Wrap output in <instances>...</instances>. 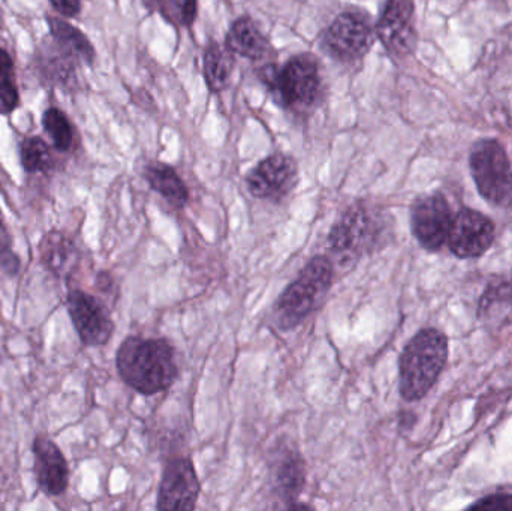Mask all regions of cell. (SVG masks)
I'll list each match as a JSON object with an SVG mask.
<instances>
[{"label": "cell", "mask_w": 512, "mask_h": 511, "mask_svg": "<svg viewBox=\"0 0 512 511\" xmlns=\"http://www.w3.org/2000/svg\"><path fill=\"white\" fill-rule=\"evenodd\" d=\"M116 368L126 386L141 395L165 392L176 383V350L162 338L128 336L116 354Z\"/></svg>", "instance_id": "obj_1"}, {"label": "cell", "mask_w": 512, "mask_h": 511, "mask_svg": "<svg viewBox=\"0 0 512 511\" xmlns=\"http://www.w3.org/2000/svg\"><path fill=\"white\" fill-rule=\"evenodd\" d=\"M390 236V215L360 200L346 207L334 222L328 233V245L339 264L351 267L364 255L384 248Z\"/></svg>", "instance_id": "obj_2"}, {"label": "cell", "mask_w": 512, "mask_h": 511, "mask_svg": "<svg viewBox=\"0 0 512 511\" xmlns=\"http://www.w3.org/2000/svg\"><path fill=\"white\" fill-rule=\"evenodd\" d=\"M259 77L280 107L300 116L312 113L325 96L321 63L310 53L297 54L282 66L268 63Z\"/></svg>", "instance_id": "obj_3"}, {"label": "cell", "mask_w": 512, "mask_h": 511, "mask_svg": "<svg viewBox=\"0 0 512 511\" xmlns=\"http://www.w3.org/2000/svg\"><path fill=\"white\" fill-rule=\"evenodd\" d=\"M336 278V266L328 255H315L297 278L280 294L274 305V321L282 332L300 326L321 308Z\"/></svg>", "instance_id": "obj_4"}, {"label": "cell", "mask_w": 512, "mask_h": 511, "mask_svg": "<svg viewBox=\"0 0 512 511\" xmlns=\"http://www.w3.org/2000/svg\"><path fill=\"white\" fill-rule=\"evenodd\" d=\"M448 338L438 329H423L405 345L399 357L400 396L421 401L438 383L448 362Z\"/></svg>", "instance_id": "obj_5"}, {"label": "cell", "mask_w": 512, "mask_h": 511, "mask_svg": "<svg viewBox=\"0 0 512 511\" xmlns=\"http://www.w3.org/2000/svg\"><path fill=\"white\" fill-rule=\"evenodd\" d=\"M469 171L478 194L499 209L512 206V165L507 149L496 138H483L469 153Z\"/></svg>", "instance_id": "obj_6"}, {"label": "cell", "mask_w": 512, "mask_h": 511, "mask_svg": "<svg viewBox=\"0 0 512 511\" xmlns=\"http://www.w3.org/2000/svg\"><path fill=\"white\" fill-rule=\"evenodd\" d=\"M376 26L369 14L348 9L334 18L322 36V45L333 59L354 63L363 59L375 44Z\"/></svg>", "instance_id": "obj_7"}, {"label": "cell", "mask_w": 512, "mask_h": 511, "mask_svg": "<svg viewBox=\"0 0 512 511\" xmlns=\"http://www.w3.org/2000/svg\"><path fill=\"white\" fill-rule=\"evenodd\" d=\"M454 212L441 192L421 195L411 207V230L421 248L438 252L447 245Z\"/></svg>", "instance_id": "obj_8"}, {"label": "cell", "mask_w": 512, "mask_h": 511, "mask_svg": "<svg viewBox=\"0 0 512 511\" xmlns=\"http://www.w3.org/2000/svg\"><path fill=\"white\" fill-rule=\"evenodd\" d=\"M69 317L81 344L104 347L113 338L114 323L110 311L96 296L75 288L66 297Z\"/></svg>", "instance_id": "obj_9"}, {"label": "cell", "mask_w": 512, "mask_h": 511, "mask_svg": "<svg viewBox=\"0 0 512 511\" xmlns=\"http://www.w3.org/2000/svg\"><path fill=\"white\" fill-rule=\"evenodd\" d=\"M298 185V165L292 156L274 153L255 165L248 176L246 186L252 197L279 203L288 197Z\"/></svg>", "instance_id": "obj_10"}, {"label": "cell", "mask_w": 512, "mask_h": 511, "mask_svg": "<svg viewBox=\"0 0 512 511\" xmlns=\"http://www.w3.org/2000/svg\"><path fill=\"white\" fill-rule=\"evenodd\" d=\"M376 36L391 56H411L418 44L414 0H387L376 23Z\"/></svg>", "instance_id": "obj_11"}, {"label": "cell", "mask_w": 512, "mask_h": 511, "mask_svg": "<svg viewBox=\"0 0 512 511\" xmlns=\"http://www.w3.org/2000/svg\"><path fill=\"white\" fill-rule=\"evenodd\" d=\"M495 222L477 210L462 207L454 213L447 245L456 257L463 260L480 258L495 242Z\"/></svg>", "instance_id": "obj_12"}, {"label": "cell", "mask_w": 512, "mask_h": 511, "mask_svg": "<svg viewBox=\"0 0 512 511\" xmlns=\"http://www.w3.org/2000/svg\"><path fill=\"white\" fill-rule=\"evenodd\" d=\"M201 483L194 462L186 456L171 459L165 465L159 483L156 509L162 511H188L197 507Z\"/></svg>", "instance_id": "obj_13"}, {"label": "cell", "mask_w": 512, "mask_h": 511, "mask_svg": "<svg viewBox=\"0 0 512 511\" xmlns=\"http://www.w3.org/2000/svg\"><path fill=\"white\" fill-rule=\"evenodd\" d=\"M36 483L47 497H60L69 486V467L62 450L45 435H38L32 444Z\"/></svg>", "instance_id": "obj_14"}, {"label": "cell", "mask_w": 512, "mask_h": 511, "mask_svg": "<svg viewBox=\"0 0 512 511\" xmlns=\"http://www.w3.org/2000/svg\"><path fill=\"white\" fill-rule=\"evenodd\" d=\"M306 486V462L298 450L280 452L273 467L274 494L285 507L295 503Z\"/></svg>", "instance_id": "obj_15"}, {"label": "cell", "mask_w": 512, "mask_h": 511, "mask_svg": "<svg viewBox=\"0 0 512 511\" xmlns=\"http://www.w3.org/2000/svg\"><path fill=\"white\" fill-rule=\"evenodd\" d=\"M39 258L42 266L56 276L69 278L78 263V251L74 240L59 230H51L39 242Z\"/></svg>", "instance_id": "obj_16"}, {"label": "cell", "mask_w": 512, "mask_h": 511, "mask_svg": "<svg viewBox=\"0 0 512 511\" xmlns=\"http://www.w3.org/2000/svg\"><path fill=\"white\" fill-rule=\"evenodd\" d=\"M225 44L233 53L254 62L270 60L276 54L270 39L261 32L251 17H240L234 21Z\"/></svg>", "instance_id": "obj_17"}, {"label": "cell", "mask_w": 512, "mask_h": 511, "mask_svg": "<svg viewBox=\"0 0 512 511\" xmlns=\"http://www.w3.org/2000/svg\"><path fill=\"white\" fill-rule=\"evenodd\" d=\"M144 177L150 188L158 192L174 209H183L189 201V189L182 177L164 162H152L144 168Z\"/></svg>", "instance_id": "obj_18"}, {"label": "cell", "mask_w": 512, "mask_h": 511, "mask_svg": "<svg viewBox=\"0 0 512 511\" xmlns=\"http://www.w3.org/2000/svg\"><path fill=\"white\" fill-rule=\"evenodd\" d=\"M47 21L50 24L54 44L59 45L66 54H69L77 62L92 65L93 60H95V48L81 30L71 26L66 21L60 20V18L47 17Z\"/></svg>", "instance_id": "obj_19"}, {"label": "cell", "mask_w": 512, "mask_h": 511, "mask_svg": "<svg viewBox=\"0 0 512 511\" xmlns=\"http://www.w3.org/2000/svg\"><path fill=\"white\" fill-rule=\"evenodd\" d=\"M234 66H236L234 53L227 44L213 41L207 45L204 53V75H206L207 86L212 92H222L227 89Z\"/></svg>", "instance_id": "obj_20"}, {"label": "cell", "mask_w": 512, "mask_h": 511, "mask_svg": "<svg viewBox=\"0 0 512 511\" xmlns=\"http://www.w3.org/2000/svg\"><path fill=\"white\" fill-rule=\"evenodd\" d=\"M21 164L30 174H45L53 168V156L47 143L39 137H29L21 143Z\"/></svg>", "instance_id": "obj_21"}, {"label": "cell", "mask_w": 512, "mask_h": 511, "mask_svg": "<svg viewBox=\"0 0 512 511\" xmlns=\"http://www.w3.org/2000/svg\"><path fill=\"white\" fill-rule=\"evenodd\" d=\"M42 125L53 140L54 147L59 152H69L74 143V129L68 116L59 108H48L42 116Z\"/></svg>", "instance_id": "obj_22"}, {"label": "cell", "mask_w": 512, "mask_h": 511, "mask_svg": "<svg viewBox=\"0 0 512 511\" xmlns=\"http://www.w3.org/2000/svg\"><path fill=\"white\" fill-rule=\"evenodd\" d=\"M18 90L15 83L14 62L0 48V114H9L17 108Z\"/></svg>", "instance_id": "obj_23"}, {"label": "cell", "mask_w": 512, "mask_h": 511, "mask_svg": "<svg viewBox=\"0 0 512 511\" xmlns=\"http://www.w3.org/2000/svg\"><path fill=\"white\" fill-rule=\"evenodd\" d=\"M20 258L12 251V239L0 210V269L6 275L15 276L20 272Z\"/></svg>", "instance_id": "obj_24"}, {"label": "cell", "mask_w": 512, "mask_h": 511, "mask_svg": "<svg viewBox=\"0 0 512 511\" xmlns=\"http://www.w3.org/2000/svg\"><path fill=\"white\" fill-rule=\"evenodd\" d=\"M471 510L512 511V494L489 495L469 506Z\"/></svg>", "instance_id": "obj_25"}, {"label": "cell", "mask_w": 512, "mask_h": 511, "mask_svg": "<svg viewBox=\"0 0 512 511\" xmlns=\"http://www.w3.org/2000/svg\"><path fill=\"white\" fill-rule=\"evenodd\" d=\"M174 9L183 26H192L197 18V0H173Z\"/></svg>", "instance_id": "obj_26"}, {"label": "cell", "mask_w": 512, "mask_h": 511, "mask_svg": "<svg viewBox=\"0 0 512 511\" xmlns=\"http://www.w3.org/2000/svg\"><path fill=\"white\" fill-rule=\"evenodd\" d=\"M57 12L65 17H75L80 14L81 0H50Z\"/></svg>", "instance_id": "obj_27"}, {"label": "cell", "mask_w": 512, "mask_h": 511, "mask_svg": "<svg viewBox=\"0 0 512 511\" xmlns=\"http://www.w3.org/2000/svg\"><path fill=\"white\" fill-rule=\"evenodd\" d=\"M286 509H288V510H297V509L312 510V507L307 506V504L297 503V501H295V503L289 504V506L286 507Z\"/></svg>", "instance_id": "obj_28"}, {"label": "cell", "mask_w": 512, "mask_h": 511, "mask_svg": "<svg viewBox=\"0 0 512 511\" xmlns=\"http://www.w3.org/2000/svg\"><path fill=\"white\" fill-rule=\"evenodd\" d=\"M0 27H2V12H0Z\"/></svg>", "instance_id": "obj_29"}]
</instances>
